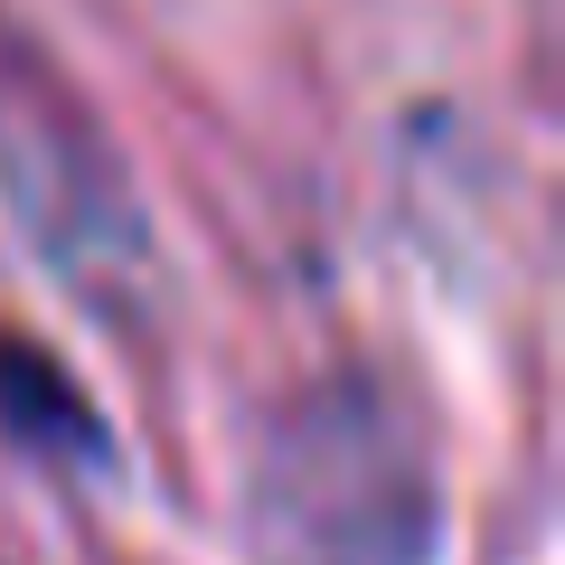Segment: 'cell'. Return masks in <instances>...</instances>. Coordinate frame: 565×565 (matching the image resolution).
<instances>
[{
	"mask_svg": "<svg viewBox=\"0 0 565 565\" xmlns=\"http://www.w3.org/2000/svg\"><path fill=\"white\" fill-rule=\"evenodd\" d=\"M255 565H434V444L359 367L302 386L255 452Z\"/></svg>",
	"mask_w": 565,
	"mask_h": 565,
	"instance_id": "obj_1",
	"label": "cell"
},
{
	"mask_svg": "<svg viewBox=\"0 0 565 565\" xmlns=\"http://www.w3.org/2000/svg\"><path fill=\"white\" fill-rule=\"evenodd\" d=\"M0 199L66 274V292H85L95 311L151 302V226L132 207V180L104 151L95 114L29 47H0Z\"/></svg>",
	"mask_w": 565,
	"mask_h": 565,
	"instance_id": "obj_2",
	"label": "cell"
}]
</instances>
